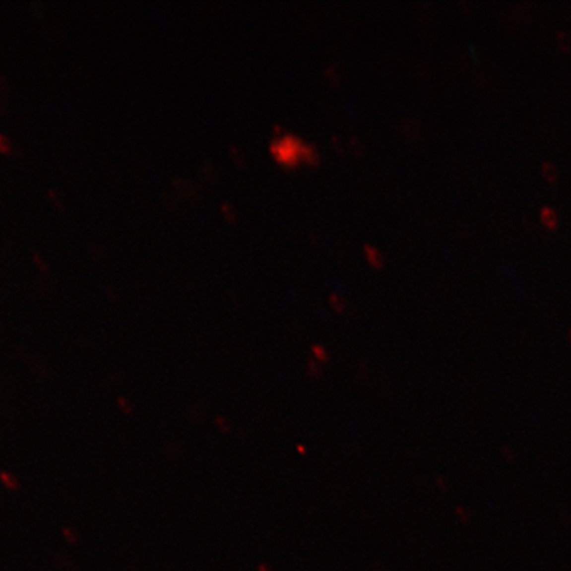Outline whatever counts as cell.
Listing matches in <instances>:
<instances>
[{"instance_id":"obj_1","label":"cell","mask_w":571,"mask_h":571,"mask_svg":"<svg viewBox=\"0 0 571 571\" xmlns=\"http://www.w3.org/2000/svg\"><path fill=\"white\" fill-rule=\"evenodd\" d=\"M268 152L275 163L286 168H296L300 164L315 167L320 162L317 147L287 131L272 138L268 144Z\"/></svg>"},{"instance_id":"obj_2","label":"cell","mask_w":571,"mask_h":571,"mask_svg":"<svg viewBox=\"0 0 571 571\" xmlns=\"http://www.w3.org/2000/svg\"><path fill=\"white\" fill-rule=\"evenodd\" d=\"M363 253H364V258H365V260H367L368 264H369L372 268H375V270H381V268L383 267V264H385V256H383V254H382L380 249H377L376 246H373V245L371 244H367L364 246Z\"/></svg>"},{"instance_id":"obj_3","label":"cell","mask_w":571,"mask_h":571,"mask_svg":"<svg viewBox=\"0 0 571 571\" xmlns=\"http://www.w3.org/2000/svg\"><path fill=\"white\" fill-rule=\"evenodd\" d=\"M540 220L545 228H548L549 230H556L560 226L558 213L556 212V209L548 206V205L540 209Z\"/></svg>"},{"instance_id":"obj_4","label":"cell","mask_w":571,"mask_h":571,"mask_svg":"<svg viewBox=\"0 0 571 571\" xmlns=\"http://www.w3.org/2000/svg\"><path fill=\"white\" fill-rule=\"evenodd\" d=\"M311 359H314L320 365H325L331 361V353L324 347L323 344H312L311 345Z\"/></svg>"},{"instance_id":"obj_5","label":"cell","mask_w":571,"mask_h":571,"mask_svg":"<svg viewBox=\"0 0 571 571\" xmlns=\"http://www.w3.org/2000/svg\"><path fill=\"white\" fill-rule=\"evenodd\" d=\"M541 175H542V178L548 183L556 184L558 182V178H560V171H558V167L554 163L546 160V162L541 164Z\"/></svg>"},{"instance_id":"obj_6","label":"cell","mask_w":571,"mask_h":571,"mask_svg":"<svg viewBox=\"0 0 571 571\" xmlns=\"http://www.w3.org/2000/svg\"><path fill=\"white\" fill-rule=\"evenodd\" d=\"M328 303L331 306L332 311L336 312V314H339V315L345 314L348 310L347 302H345V299H344L343 296L340 295L339 292H331L329 296H328Z\"/></svg>"},{"instance_id":"obj_7","label":"cell","mask_w":571,"mask_h":571,"mask_svg":"<svg viewBox=\"0 0 571 571\" xmlns=\"http://www.w3.org/2000/svg\"><path fill=\"white\" fill-rule=\"evenodd\" d=\"M321 367H323V365H320L319 363H316L314 359L307 360V364H306V373H307V376L310 379L319 380L320 377H321V375H323V368Z\"/></svg>"},{"instance_id":"obj_8","label":"cell","mask_w":571,"mask_h":571,"mask_svg":"<svg viewBox=\"0 0 571 571\" xmlns=\"http://www.w3.org/2000/svg\"><path fill=\"white\" fill-rule=\"evenodd\" d=\"M557 44L562 51L568 52L570 51L571 48V36L569 35L566 31H558L557 32Z\"/></svg>"},{"instance_id":"obj_9","label":"cell","mask_w":571,"mask_h":571,"mask_svg":"<svg viewBox=\"0 0 571 571\" xmlns=\"http://www.w3.org/2000/svg\"><path fill=\"white\" fill-rule=\"evenodd\" d=\"M435 485H437L441 492H447L448 491V481H447L444 476H438L435 479Z\"/></svg>"},{"instance_id":"obj_10","label":"cell","mask_w":571,"mask_h":571,"mask_svg":"<svg viewBox=\"0 0 571 571\" xmlns=\"http://www.w3.org/2000/svg\"><path fill=\"white\" fill-rule=\"evenodd\" d=\"M503 456H504L505 459H507V460H509V461L514 459V453L512 452L510 447H508V448H507V447H504V448H503Z\"/></svg>"},{"instance_id":"obj_11","label":"cell","mask_w":571,"mask_h":571,"mask_svg":"<svg viewBox=\"0 0 571 571\" xmlns=\"http://www.w3.org/2000/svg\"><path fill=\"white\" fill-rule=\"evenodd\" d=\"M296 451H298V453H299V455L304 456V455L307 453V447H306L304 444H302V443H299V444H296Z\"/></svg>"}]
</instances>
